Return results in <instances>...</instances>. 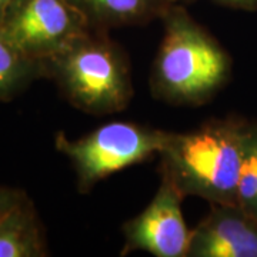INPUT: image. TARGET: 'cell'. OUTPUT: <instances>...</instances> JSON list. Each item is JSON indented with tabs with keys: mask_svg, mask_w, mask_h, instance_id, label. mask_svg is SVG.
<instances>
[{
	"mask_svg": "<svg viewBox=\"0 0 257 257\" xmlns=\"http://www.w3.org/2000/svg\"><path fill=\"white\" fill-rule=\"evenodd\" d=\"M8 5H9V0H0V25L3 22L5 13H6V9H8Z\"/></svg>",
	"mask_w": 257,
	"mask_h": 257,
	"instance_id": "cell-14",
	"label": "cell"
},
{
	"mask_svg": "<svg viewBox=\"0 0 257 257\" xmlns=\"http://www.w3.org/2000/svg\"><path fill=\"white\" fill-rule=\"evenodd\" d=\"M239 206L257 217V123H248L240 170Z\"/></svg>",
	"mask_w": 257,
	"mask_h": 257,
	"instance_id": "cell-11",
	"label": "cell"
},
{
	"mask_svg": "<svg viewBox=\"0 0 257 257\" xmlns=\"http://www.w3.org/2000/svg\"><path fill=\"white\" fill-rule=\"evenodd\" d=\"M170 132L132 121H110L89 135L70 140L56 133L57 152L73 166L77 189L86 194L100 180L159 155Z\"/></svg>",
	"mask_w": 257,
	"mask_h": 257,
	"instance_id": "cell-4",
	"label": "cell"
},
{
	"mask_svg": "<svg viewBox=\"0 0 257 257\" xmlns=\"http://www.w3.org/2000/svg\"><path fill=\"white\" fill-rule=\"evenodd\" d=\"M175 3H180V5H189V3H193L196 0H173Z\"/></svg>",
	"mask_w": 257,
	"mask_h": 257,
	"instance_id": "cell-15",
	"label": "cell"
},
{
	"mask_svg": "<svg viewBox=\"0 0 257 257\" xmlns=\"http://www.w3.org/2000/svg\"><path fill=\"white\" fill-rule=\"evenodd\" d=\"M219 5L233 8V9H243V10H256L257 0H213Z\"/></svg>",
	"mask_w": 257,
	"mask_h": 257,
	"instance_id": "cell-13",
	"label": "cell"
},
{
	"mask_svg": "<svg viewBox=\"0 0 257 257\" xmlns=\"http://www.w3.org/2000/svg\"><path fill=\"white\" fill-rule=\"evenodd\" d=\"M160 20L163 39L152 66V94L175 106L207 103L229 82L230 56L184 5L173 3Z\"/></svg>",
	"mask_w": 257,
	"mask_h": 257,
	"instance_id": "cell-1",
	"label": "cell"
},
{
	"mask_svg": "<svg viewBox=\"0 0 257 257\" xmlns=\"http://www.w3.org/2000/svg\"><path fill=\"white\" fill-rule=\"evenodd\" d=\"M45 77L43 63L22 55L0 35V101H9Z\"/></svg>",
	"mask_w": 257,
	"mask_h": 257,
	"instance_id": "cell-10",
	"label": "cell"
},
{
	"mask_svg": "<svg viewBox=\"0 0 257 257\" xmlns=\"http://www.w3.org/2000/svg\"><path fill=\"white\" fill-rule=\"evenodd\" d=\"M192 229L187 257H257V217L239 204H210Z\"/></svg>",
	"mask_w": 257,
	"mask_h": 257,
	"instance_id": "cell-7",
	"label": "cell"
},
{
	"mask_svg": "<svg viewBox=\"0 0 257 257\" xmlns=\"http://www.w3.org/2000/svg\"><path fill=\"white\" fill-rule=\"evenodd\" d=\"M184 194L163 173L153 199L123 227L124 243L120 256L146 251L156 257H187L192 229L182 211Z\"/></svg>",
	"mask_w": 257,
	"mask_h": 257,
	"instance_id": "cell-6",
	"label": "cell"
},
{
	"mask_svg": "<svg viewBox=\"0 0 257 257\" xmlns=\"http://www.w3.org/2000/svg\"><path fill=\"white\" fill-rule=\"evenodd\" d=\"M43 70L66 100L93 116L123 111L135 92L127 56L101 30L76 37L43 62Z\"/></svg>",
	"mask_w": 257,
	"mask_h": 257,
	"instance_id": "cell-3",
	"label": "cell"
},
{
	"mask_svg": "<svg viewBox=\"0 0 257 257\" xmlns=\"http://www.w3.org/2000/svg\"><path fill=\"white\" fill-rule=\"evenodd\" d=\"M247 121L226 117L172 133L160 150V173L186 196L210 204H239L237 190Z\"/></svg>",
	"mask_w": 257,
	"mask_h": 257,
	"instance_id": "cell-2",
	"label": "cell"
},
{
	"mask_svg": "<svg viewBox=\"0 0 257 257\" xmlns=\"http://www.w3.org/2000/svg\"><path fill=\"white\" fill-rule=\"evenodd\" d=\"M94 30L140 26L162 19L173 0H69Z\"/></svg>",
	"mask_w": 257,
	"mask_h": 257,
	"instance_id": "cell-8",
	"label": "cell"
},
{
	"mask_svg": "<svg viewBox=\"0 0 257 257\" xmlns=\"http://www.w3.org/2000/svg\"><path fill=\"white\" fill-rule=\"evenodd\" d=\"M26 196L28 194L20 189L0 184V219Z\"/></svg>",
	"mask_w": 257,
	"mask_h": 257,
	"instance_id": "cell-12",
	"label": "cell"
},
{
	"mask_svg": "<svg viewBox=\"0 0 257 257\" xmlns=\"http://www.w3.org/2000/svg\"><path fill=\"white\" fill-rule=\"evenodd\" d=\"M46 236L33 202L26 196L0 219V257H45Z\"/></svg>",
	"mask_w": 257,
	"mask_h": 257,
	"instance_id": "cell-9",
	"label": "cell"
},
{
	"mask_svg": "<svg viewBox=\"0 0 257 257\" xmlns=\"http://www.w3.org/2000/svg\"><path fill=\"white\" fill-rule=\"evenodd\" d=\"M90 29L69 0H9L0 35L22 55L43 63Z\"/></svg>",
	"mask_w": 257,
	"mask_h": 257,
	"instance_id": "cell-5",
	"label": "cell"
}]
</instances>
